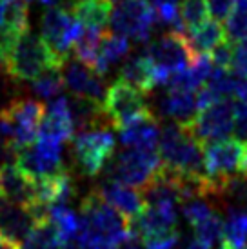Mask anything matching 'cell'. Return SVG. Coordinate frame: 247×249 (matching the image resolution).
Returning a JSON list of instances; mask_svg holds the SVG:
<instances>
[{
	"label": "cell",
	"instance_id": "obj_1",
	"mask_svg": "<svg viewBox=\"0 0 247 249\" xmlns=\"http://www.w3.org/2000/svg\"><path fill=\"white\" fill-rule=\"evenodd\" d=\"M0 58L7 75L18 82H33L49 70H62L66 60L55 56L40 36L31 31L0 40Z\"/></svg>",
	"mask_w": 247,
	"mask_h": 249
},
{
	"label": "cell",
	"instance_id": "obj_2",
	"mask_svg": "<svg viewBox=\"0 0 247 249\" xmlns=\"http://www.w3.org/2000/svg\"><path fill=\"white\" fill-rule=\"evenodd\" d=\"M131 235V222L109 208L91 191L80 204V228L75 242L88 249L93 246H120Z\"/></svg>",
	"mask_w": 247,
	"mask_h": 249
},
{
	"label": "cell",
	"instance_id": "obj_3",
	"mask_svg": "<svg viewBox=\"0 0 247 249\" xmlns=\"http://www.w3.org/2000/svg\"><path fill=\"white\" fill-rule=\"evenodd\" d=\"M204 171L211 196L224 198L227 186L247 171V145L238 140H220L204 145Z\"/></svg>",
	"mask_w": 247,
	"mask_h": 249
},
{
	"label": "cell",
	"instance_id": "obj_4",
	"mask_svg": "<svg viewBox=\"0 0 247 249\" xmlns=\"http://www.w3.org/2000/svg\"><path fill=\"white\" fill-rule=\"evenodd\" d=\"M158 155L162 166L173 173L204 177V149L193 139L187 127L178 124H169L160 135Z\"/></svg>",
	"mask_w": 247,
	"mask_h": 249
},
{
	"label": "cell",
	"instance_id": "obj_5",
	"mask_svg": "<svg viewBox=\"0 0 247 249\" xmlns=\"http://www.w3.org/2000/svg\"><path fill=\"white\" fill-rule=\"evenodd\" d=\"M160 167H162V160H160L158 151L125 147L117 157L111 159V162L104 169V173L107 180H113V182H118L124 186L144 189L157 177Z\"/></svg>",
	"mask_w": 247,
	"mask_h": 249
},
{
	"label": "cell",
	"instance_id": "obj_6",
	"mask_svg": "<svg viewBox=\"0 0 247 249\" xmlns=\"http://www.w3.org/2000/svg\"><path fill=\"white\" fill-rule=\"evenodd\" d=\"M71 149L80 173L96 177L115 157V135L109 127L82 131L73 137Z\"/></svg>",
	"mask_w": 247,
	"mask_h": 249
},
{
	"label": "cell",
	"instance_id": "obj_7",
	"mask_svg": "<svg viewBox=\"0 0 247 249\" xmlns=\"http://www.w3.org/2000/svg\"><path fill=\"white\" fill-rule=\"evenodd\" d=\"M0 115L6 118L11 131V149L20 151L35 144L38 139L40 124L46 117V106L33 98H13L6 107L0 109Z\"/></svg>",
	"mask_w": 247,
	"mask_h": 249
},
{
	"label": "cell",
	"instance_id": "obj_8",
	"mask_svg": "<svg viewBox=\"0 0 247 249\" xmlns=\"http://www.w3.org/2000/svg\"><path fill=\"white\" fill-rule=\"evenodd\" d=\"M145 55L157 70V86H165L173 75L187 70L196 60L185 35L178 33H165L160 36L147 46Z\"/></svg>",
	"mask_w": 247,
	"mask_h": 249
},
{
	"label": "cell",
	"instance_id": "obj_9",
	"mask_svg": "<svg viewBox=\"0 0 247 249\" xmlns=\"http://www.w3.org/2000/svg\"><path fill=\"white\" fill-rule=\"evenodd\" d=\"M102 106L111 127H117V129H122L138 118L153 115L144 91L137 89L135 86L124 80H117L107 88Z\"/></svg>",
	"mask_w": 247,
	"mask_h": 249
},
{
	"label": "cell",
	"instance_id": "obj_10",
	"mask_svg": "<svg viewBox=\"0 0 247 249\" xmlns=\"http://www.w3.org/2000/svg\"><path fill=\"white\" fill-rule=\"evenodd\" d=\"M109 24L117 35L145 44L157 26V13L147 0H125L111 11Z\"/></svg>",
	"mask_w": 247,
	"mask_h": 249
},
{
	"label": "cell",
	"instance_id": "obj_11",
	"mask_svg": "<svg viewBox=\"0 0 247 249\" xmlns=\"http://www.w3.org/2000/svg\"><path fill=\"white\" fill-rule=\"evenodd\" d=\"M82 24L64 7H49L40 20V38L60 60H68V53L82 35Z\"/></svg>",
	"mask_w": 247,
	"mask_h": 249
},
{
	"label": "cell",
	"instance_id": "obj_12",
	"mask_svg": "<svg viewBox=\"0 0 247 249\" xmlns=\"http://www.w3.org/2000/svg\"><path fill=\"white\" fill-rule=\"evenodd\" d=\"M15 162L22 173L28 175L33 182L55 177L66 169L64 157H62V145L40 139L29 147L17 151Z\"/></svg>",
	"mask_w": 247,
	"mask_h": 249
},
{
	"label": "cell",
	"instance_id": "obj_13",
	"mask_svg": "<svg viewBox=\"0 0 247 249\" xmlns=\"http://www.w3.org/2000/svg\"><path fill=\"white\" fill-rule=\"evenodd\" d=\"M187 131L198 144H211L227 140L234 131V104L227 100H220L206 109L198 111L196 118L187 125Z\"/></svg>",
	"mask_w": 247,
	"mask_h": 249
},
{
	"label": "cell",
	"instance_id": "obj_14",
	"mask_svg": "<svg viewBox=\"0 0 247 249\" xmlns=\"http://www.w3.org/2000/svg\"><path fill=\"white\" fill-rule=\"evenodd\" d=\"M62 78H64V86L68 88L75 97H84L100 102L104 104L106 100V84L104 78L95 70H91L89 66L78 62V60H71V62H64L62 66Z\"/></svg>",
	"mask_w": 247,
	"mask_h": 249
},
{
	"label": "cell",
	"instance_id": "obj_15",
	"mask_svg": "<svg viewBox=\"0 0 247 249\" xmlns=\"http://www.w3.org/2000/svg\"><path fill=\"white\" fill-rule=\"evenodd\" d=\"M36 224L38 222L35 220L33 213L28 208H22L4 198L0 200V240L20 249Z\"/></svg>",
	"mask_w": 247,
	"mask_h": 249
},
{
	"label": "cell",
	"instance_id": "obj_16",
	"mask_svg": "<svg viewBox=\"0 0 247 249\" xmlns=\"http://www.w3.org/2000/svg\"><path fill=\"white\" fill-rule=\"evenodd\" d=\"M93 191L109 208L118 211L124 218H127L129 222L135 220L145 208L140 191H137V189H133L129 186L118 184V182H113V180H104L102 184H98Z\"/></svg>",
	"mask_w": 247,
	"mask_h": 249
},
{
	"label": "cell",
	"instance_id": "obj_17",
	"mask_svg": "<svg viewBox=\"0 0 247 249\" xmlns=\"http://www.w3.org/2000/svg\"><path fill=\"white\" fill-rule=\"evenodd\" d=\"M0 195L7 202L18 204L22 208H33L36 198L35 182L17 167V164H0Z\"/></svg>",
	"mask_w": 247,
	"mask_h": 249
},
{
	"label": "cell",
	"instance_id": "obj_18",
	"mask_svg": "<svg viewBox=\"0 0 247 249\" xmlns=\"http://www.w3.org/2000/svg\"><path fill=\"white\" fill-rule=\"evenodd\" d=\"M73 133H75V125L69 117L68 97L55 98L49 107H46V117L40 124L38 139L64 145L73 139Z\"/></svg>",
	"mask_w": 247,
	"mask_h": 249
},
{
	"label": "cell",
	"instance_id": "obj_19",
	"mask_svg": "<svg viewBox=\"0 0 247 249\" xmlns=\"http://www.w3.org/2000/svg\"><path fill=\"white\" fill-rule=\"evenodd\" d=\"M198 111L196 93H191V91L167 89V93L158 100V113L162 117L173 118L175 124L184 125V127L191 125Z\"/></svg>",
	"mask_w": 247,
	"mask_h": 249
},
{
	"label": "cell",
	"instance_id": "obj_20",
	"mask_svg": "<svg viewBox=\"0 0 247 249\" xmlns=\"http://www.w3.org/2000/svg\"><path fill=\"white\" fill-rule=\"evenodd\" d=\"M68 107L73 125L75 129H80V133L89 131V129H102V127L111 129L109 120L106 117L104 106L100 102L73 95V97H68Z\"/></svg>",
	"mask_w": 247,
	"mask_h": 249
},
{
	"label": "cell",
	"instance_id": "obj_21",
	"mask_svg": "<svg viewBox=\"0 0 247 249\" xmlns=\"http://www.w3.org/2000/svg\"><path fill=\"white\" fill-rule=\"evenodd\" d=\"M160 129L158 118L155 115H147L138 118L120 129V140L125 147L131 149H149L157 151V144H160Z\"/></svg>",
	"mask_w": 247,
	"mask_h": 249
},
{
	"label": "cell",
	"instance_id": "obj_22",
	"mask_svg": "<svg viewBox=\"0 0 247 249\" xmlns=\"http://www.w3.org/2000/svg\"><path fill=\"white\" fill-rule=\"evenodd\" d=\"M185 40L191 48L193 55L204 56L207 53H211L213 49H216L220 44H224L227 40L226 28L214 18H207L204 24H200L198 28L191 29L185 33Z\"/></svg>",
	"mask_w": 247,
	"mask_h": 249
},
{
	"label": "cell",
	"instance_id": "obj_23",
	"mask_svg": "<svg viewBox=\"0 0 247 249\" xmlns=\"http://www.w3.org/2000/svg\"><path fill=\"white\" fill-rule=\"evenodd\" d=\"M120 80L135 86L140 91H151L157 86V70L145 53L129 56L120 68Z\"/></svg>",
	"mask_w": 247,
	"mask_h": 249
},
{
	"label": "cell",
	"instance_id": "obj_24",
	"mask_svg": "<svg viewBox=\"0 0 247 249\" xmlns=\"http://www.w3.org/2000/svg\"><path fill=\"white\" fill-rule=\"evenodd\" d=\"M131 44L125 36H120L117 33H109L104 31L102 40H100V48H98V55H96V62L93 70L102 76L109 73V70L118 64L122 58L129 55Z\"/></svg>",
	"mask_w": 247,
	"mask_h": 249
},
{
	"label": "cell",
	"instance_id": "obj_25",
	"mask_svg": "<svg viewBox=\"0 0 247 249\" xmlns=\"http://www.w3.org/2000/svg\"><path fill=\"white\" fill-rule=\"evenodd\" d=\"M109 0H80L73 6V15L84 28L104 29L111 18Z\"/></svg>",
	"mask_w": 247,
	"mask_h": 249
},
{
	"label": "cell",
	"instance_id": "obj_26",
	"mask_svg": "<svg viewBox=\"0 0 247 249\" xmlns=\"http://www.w3.org/2000/svg\"><path fill=\"white\" fill-rule=\"evenodd\" d=\"M220 249H247V209L229 208Z\"/></svg>",
	"mask_w": 247,
	"mask_h": 249
},
{
	"label": "cell",
	"instance_id": "obj_27",
	"mask_svg": "<svg viewBox=\"0 0 247 249\" xmlns=\"http://www.w3.org/2000/svg\"><path fill=\"white\" fill-rule=\"evenodd\" d=\"M66 242L51 222H38L20 249H64Z\"/></svg>",
	"mask_w": 247,
	"mask_h": 249
},
{
	"label": "cell",
	"instance_id": "obj_28",
	"mask_svg": "<svg viewBox=\"0 0 247 249\" xmlns=\"http://www.w3.org/2000/svg\"><path fill=\"white\" fill-rule=\"evenodd\" d=\"M48 222H51L55 229L60 233L64 242L69 244L76 238L78 228H80V216L68 206H53L48 211Z\"/></svg>",
	"mask_w": 247,
	"mask_h": 249
},
{
	"label": "cell",
	"instance_id": "obj_29",
	"mask_svg": "<svg viewBox=\"0 0 247 249\" xmlns=\"http://www.w3.org/2000/svg\"><path fill=\"white\" fill-rule=\"evenodd\" d=\"M102 35H104V29L84 28L82 35L78 36V40H76L75 46H73L76 60L86 64V66H89L91 70L95 68L96 55H98V48H100Z\"/></svg>",
	"mask_w": 247,
	"mask_h": 249
},
{
	"label": "cell",
	"instance_id": "obj_30",
	"mask_svg": "<svg viewBox=\"0 0 247 249\" xmlns=\"http://www.w3.org/2000/svg\"><path fill=\"white\" fill-rule=\"evenodd\" d=\"M226 35L231 44L247 38V0H236V6L226 20Z\"/></svg>",
	"mask_w": 247,
	"mask_h": 249
},
{
	"label": "cell",
	"instance_id": "obj_31",
	"mask_svg": "<svg viewBox=\"0 0 247 249\" xmlns=\"http://www.w3.org/2000/svg\"><path fill=\"white\" fill-rule=\"evenodd\" d=\"M33 91L44 100H55L62 97L64 89V78L60 70H49L44 75H40L36 80H33Z\"/></svg>",
	"mask_w": 247,
	"mask_h": 249
},
{
	"label": "cell",
	"instance_id": "obj_32",
	"mask_svg": "<svg viewBox=\"0 0 247 249\" xmlns=\"http://www.w3.org/2000/svg\"><path fill=\"white\" fill-rule=\"evenodd\" d=\"M178 11L180 18H182V26L187 33V31L198 28L200 24H204L207 20L209 7H207V0H182Z\"/></svg>",
	"mask_w": 247,
	"mask_h": 249
},
{
	"label": "cell",
	"instance_id": "obj_33",
	"mask_svg": "<svg viewBox=\"0 0 247 249\" xmlns=\"http://www.w3.org/2000/svg\"><path fill=\"white\" fill-rule=\"evenodd\" d=\"M194 238H198L200 242L207 244L209 248L220 246L222 248V238H224V220L220 218V214L214 211L209 218L200 222L198 226H194Z\"/></svg>",
	"mask_w": 247,
	"mask_h": 249
},
{
	"label": "cell",
	"instance_id": "obj_34",
	"mask_svg": "<svg viewBox=\"0 0 247 249\" xmlns=\"http://www.w3.org/2000/svg\"><path fill=\"white\" fill-rule=\"evenodd\" d=\"M182 213H184L185 220L194 228V226H198L200 222L209 218L214 211L206 202V198H193V200H187L182 204Z\"/></svg>",
	"mask_w": 247,
	"mask_h": 249
},
{
	"label": "cell",
	"instance_id": "obj_35",
	"mask_svg": "<svg viewBox=\"0 0 247 249\" xmlns=\"http://www.w3.org/2000/svg\"><path fill=\"white\" fill-rule=\"evenodd\" d=\"M233 53H234V44L226 40L224 44H220L218 48L211 51V64L214 70H231L233 68Z\"/></svg>",
	"mask_w": 247,
	"mask_h": 249
},
{
	"label": "cell",
	"instance_id": "obj_36",
	"mask_svg": "<svg viewBox=\"0 0 247 249\" xmlns=\"http://www.w3.org/2000/svg\"><path fill=\"white\" fill-rule=\"evenodd\" d=\"M180 242V231H171V233H164V235L149 236V238H142L145 249H175Z\"/></svg>",
	"mask_w": 247,
	"mask_h": 249
},
{
	"label": "cell",
	"instance_id": "obj_37",
	"mask_svg": "<svg viewBox=\"0 0 247 249\" xmlns=\"http://www.w3.org/2000/svg\"><path fill=\"white\" fill-rule=\"evenodd\" d=\"M234 135L247 145V102H234Z\"/></svg>",
	"mask_w": 247,
	"mask_h": 249
},
{
	"label": "cell",
	"instance_id": "obj_38",
	"mask_svg": "<svg viewBox=\"0 0 247 249\" xmlns=\"http://www.w3.org/2000/svg\"><path fill=\"white\" fill-rule=\"evenodd\" d=\"M234 75L247 78V38L242 42L234 44V53H233V68Z\"/></svg>",
	"mask_w": 247,
	"mask_h": 249
},
{
	"label": "cell",
	"instance_id": "obj_39",
	"mask_svg": "<svg viewBox=\"0 0 247 249\" xmlns=\"http://www.w3.org/2000/svg\"><path fill=\"white\" fill-rule=\"evenodd\" d=\"M234 6H236V0H207L209 15H213L214 20H227Z\"/></svg>",
	"mask_w": 247,
	"mask_h": 249
},
{
	"label": "cell",
	"instance_id": "obj_40",
	"mask_svg": "<svg viewBox=\"0 0 247 249\" xmlns=\"http://www.w3.org/2000/svg\"><path fill=\"white\" fill-rule=\"evenodd\" d=\"M6 26H7V11H6V4L4 0H0V36L6 33Z\"/></svg>",
	"mask_w": 247,
	"mask_h": 249
},
{
	"label": "cell",
	"instance_id": "obj_41",
	"mask_svg": "<svg viewBox=\"0 0 247 249\" xmlns=\"http://www.w3.org/2000/svg\"><path fill=\"white\" fill-rule=\"evenodd\" d=\"M180 249H211V248H209L207 244L200 242L198 238H191V240H187Z\"/></svg>",
	"mask_w": 247,
	"mask_h": 249
},
{
	"label": "cell",
	"instance_id": "obj_42",
	"mask_svg": "<svg viewBox=\"0 0 247 249\" xmlns=\"http://www.w3.org/2000/svg\"><path fill=\"white\" fill-rule=\"evenodd\" d=\"M33 0H4L6 6H17V7H28Z\"/></svg>",
	"mask_w": 247,
	"mask_h": 249
},
{
	"label": "cell",
	"instance_id": "obj_43",
	"mask_svg": "<svg viewBox=\"0 0 247 249\" xmlns=\"http://www.w3.org/2000/svg\"><path fill=\"white\" fill-rule=\"evenodd\" d=\"M149 4H153L155 7H158V6H164V4H176L178 0H147Z\"/></svg>",
	"mask_w": 247,
	"mask_h": 249
},
{
	"label": "cell",
	"instance_id": "obj_44",
	"mask_svg": "<svg viewBox=\"0 0 247 249\" xmlns=\"http://www.w3.org/2000/svg\"><path fill=\"white\" fill-rule=\"evenodd\" d=\"M44 6H56V4H62V7H66V2L68 0H40Z\"/></svg>",
	"mask_w": 247,
	"mask_h": 249
},
{
	"label": "cell",
	"instance_id": "obj_45",
	"mask_svg": "<svg viewBox=\"0 0 247 249\" xmlns=\"http://www.w3.org/2000/svg\"><path fill=\"white\" fill-rule=\"evenodd\" d=\"M109 2H111V4H117V6H118V4H122V2H125V0H109Z\"/></svg>",
	"mask_w": 247,
	"mask_h": 249
},
{
	"label": "cell",
	"instance_id": "obj_46",
	"mask_svg": "<svg viewBox=\"0 0 247 249\" xmlns=\"http://www.w3.org/2000/svg\"><path fill=\"white\" fill-rule=\"evenodd\" d=\"M0 200H2V195H0Z\"/></svg>",
	"mask_w": 247,
	"mask_h": 249
}]
</instances>
